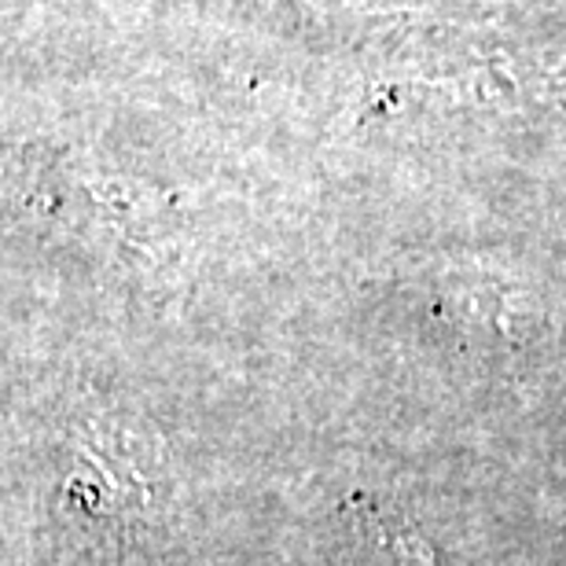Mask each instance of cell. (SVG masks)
<instances>
[{"instance_id":"obj_1","label":"cell","mask_w":566,"mask_h":566,"mask_svg":"<svg viewBox=\"0 0 566 566\" xmlns=\"http://www.w3.org/2000/svg\"><path fill=\"white\" fill-rule=\"evenodd\" d=\"M360 566H430V556L423 545H416L409 537H390L376 548V556Z\"/></svg>"}]
</instances>
